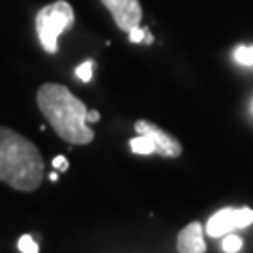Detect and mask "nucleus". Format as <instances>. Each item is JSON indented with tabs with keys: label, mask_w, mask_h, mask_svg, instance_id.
I'll use <instances>...</instances> for the list:
<instances>
[{
	"label": "nucleus",
	"mask_w": 253,
	"mask_h": 253,
	"mask_svg": "<svg viewBox=\"0 0 253 253\" xmlns=\"http://www.w3.org/2000/svg\"><path fill=\"white\" fill-rule=\"evenodd\" d=\"M49 180H51V182L58 180V172H51V174H49Z\"/></svg>",
	"instance_id": "nucleus-16"
},
{
	"label": "nucleus",
	"mask_w": 253,
	"mask_h": 253,
	"mask_svg": "<svg viewBox=\"0 0 253 253\" xmlns=\"http://www.w3.org/2000/svg\"><path fill=\"white\" fill-rule=\"evenodd\" d=\"M253 223L252 208H223L208 219L205 233L212 238L225 236L233 229H244Z\"/></svg>",
	"instance_id": "nucleus-4"
},
{
	"label": "nucleus",
	"mask_w": 253,
	"mask_h": 253,
	"mask_svg": "<svg viewBox=\"0 0 253 253\" xmlns=\"http://www.w3.org/2000/svg\"><path fill=\"white\" fill-rule=\"evenodd\" d=\"M244 240L236 235H225L223 236V242H221V250L227 253H236L242 250Z\"/></svg>",
	"instance_id": "nucleus-9"
},
{
	"label": "nucleus",
	"mask_w": 253,
	"mask_h": 253,
	"mask_svg": "<svg viewBox=\"0 0 253 253\" xmlns=\"http://www.w3.org/2000/svg\"><path fill=\"white\" fill-rule=\"evenodd\" d=\"M92 72H94V62H92V60H86V62H83L81 66H77L75 75H77L83 83H88V81H92Z\"/></svg>",
	"instance_id": "nucleus-12"
},
{
	"label": "nucleus",
	"mask_w": 253,
	"mask_h": 253,
	"mask_svg": "<svg viewBox=\"0 0 253 253\" xmlns=\"http://www.w3.org/2000/svg\"><path fill=\"white\" fill-rule=\"evenodd\" d=\"M43 156L32 141L0 126V182L19 191H36L43 182Z\"/></svg>",
	"instance_id": "nucleus-2"
},
{
	"label": "nucleus",
	"mask_w": 253,
	"mask_h": 253,
	"mask_svg": "<svg viewBox=\"0 0 253 253\" xmlns=\"http://www.w3.org/2000/svg\"><path fill=\"white\" fill-rule=\"evenodd\" d=\"M100 118H101V115H100V111H98V109H90V111L86 113V122H88V124L98 122Z\"/></svg>",
	"instance_id": "nucleus-15"
},
{
	"label": "nucleus",
	"mask_w": 253,
	"mask_h": 253,
	"mask_svg": "<svg viewBox=\"0 0 253 253\" xmlns=\"http://www.w3.org/2000/svg\"><path fill=\"white\" fill-rule=\"evenodd\" d=\"M53 167L64 172L70 169V163H68V160H66V156H56V158L53 160Z\"/></svg>",
	"instance_id": "nucleus-14"
},
{
	"label": "nucleus",
	"mask_w": 253,
	"mask_h": 253,
	"mask_svg": "<svg viewBox=\"0 0 253 253\" xmlns=\"http://www.w3.org/2000/svg\"><path fill=\"white\" fill-rule=\"evenodd\" d=\"M146 30H148V28H141V27L131 28V30L127 32V34H129V42H131V43H141V42H145Z\"/></svg>",
	"instance_id": "nucleus-13"
},
{
	"label": "nucleus",
	"mask_w": 253,
	"mask_h": 253,
	"mask_svg": "<svg viewBox=\"0 0 253 253\" xmlns=\"http://www.w3.org/2000/svg\"><path fill=\"white\" fill-rule=\"evenodd\" d=\"M73 23H75V13L70 2L66 0H56L38 11L36 32L40 43L47 53L58 51V36L66 30H70Z\"/></svg>",
	"instance_id": "nucleus-3"
},
{
	"label": "nucleus",
	"mask_w": 253,
	"mask_h": 253,
	"mask_svg": "<svg viewBox=\"0 0 253 253\" xmlns=\"http://www.w3.org/2000/svg\"><path fill=\"white\" fill-rule=\"evenodd\" d=\"M135 131L141 135L150 137L156 145V152L163 156V158H178L182 154V145L180 141H176L172 135H169L167 131H163L160 126H156L154 122L148 120H137L135 122Z\"/></svg>",
	"instance_id": "nucleus-6"
},
{
	"label": "nucleus",
	"mask_w": 253,
	"mask_h": 253,
	"mask_svg": "<svg viewBox=\"0 0 253 253\" xmlns=\"http://www.w3.org/2000/svg\"><path fill=\"white\" fill-rule=\"evenodd\" d=\"M176 250L180 253H203L207 252L205 229L199 221H191L176 236Z\"/></svg>",
	"instance_id": "nucleus-7"
},
{
	"label": "nucleus",
	"mask_w": 253,
	"mask_h": 253,
	"mask_svg": "<svg viewBox=\"0 0 253 253\" xmlns=\"http://www.w3.org/2000/svg\"><path fill=\"white\" fill-rule=\"evenodd\" d=\"M235 60L244 66H253V47L252 45H242L235 51Z\"/></svg>",
	"instance_id": "nucleus-10"
},
{
	"label": "nucleus",
	"mask_w": 253,
	"mask_h": 253,
	"mask_svg": "<svg viewBox=\"0 0 253 253\" xmlns=\"http://www.w3.org/2000/svg\"><path fill=\"white\" fill-rule=\"evenodd\" d=\"M36 101L42 115L64 141L72 145H88L94 141V129L86 122L88 109L68 86L45 83L38 88Z\"/></svg>",
	"instance_id": "nucleus-1"
},
{
	"label": "nucleus",
	"mask_w": 253,
	"mask_h": 253,
	"mask_svg": "<svg viewBox=\"0 0 253 253\" xmlns=\"http://www.w3.org/2000/svg\"><path fill=\"white\" fill-rule=\"evenodd\" d=\"M129 148L135 154H141V156H148V154L156 152V145H154L152 139L146 135H141V133H137L135 139L129 141Z\"/></svg>",
	"instance_id": "nucleus-8"
},
{
	"label": "nucleus",
	"mask_w": 253,
	"mask_h": 253,
	"mask_svg": "<svg viewBox=\"0 0 253 253\" xmlns=\"http://www.w3.org/2000/svg\"><path fill=\"white\" fill-rule=\"evenodd\" d=\"M17 248L21 253H38L40 252V246L36 244V240L32 238L30 235H23L19 238Z\"/></svg>",
	"instance_id": "nucleus-11"
},
{
	"label": "nucleus",
	"mask_w": 253,
	"mask_h": 253,
	"mask_svg": "<svg viewBox=\"0 0 253 253\" xmlns=\"http://www.w3.org/2000/svg\"><path fill=\"white\" fill-rule=\"evenodd\" d=\"M101 4L111 11L117 27L124 32L131 28L141 27L143 21V8L139 0H100Z\"/></svg>",
	"instance_id": "nucleus-5"
}]
</instances>
